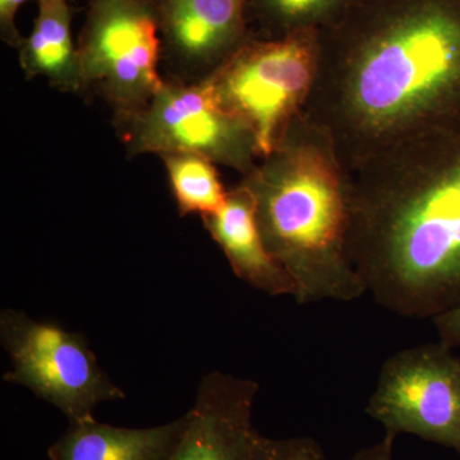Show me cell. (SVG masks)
Masks as SVG:
<instances>
[{
	"label": "cell",
	"instance_id": "6",
	"mask_svg": "<svg viewBox=\"0 0 460 460\" xmlns=\"http://www.w3.org/2000/svg\"><path fill=\"white\" fill-rule=\"evenodd\" d=\"M77 51L84 90H98L118 115L146 107L165 84L151 0H89Z\"/></svg>",
	"mask_w": 460,
	"mask_h": 460
},
{
	"label": "cell",
	"instance_id": "10",
	"mask_svg": "<svg viewBox=\"0 0 460 460\" xmlns=\"http://www.w3.org/2000/svg\"><path fill=\"white\" fill-rule=\"evenodd\" d=\"M163 53L190 72L210 75L248 40L251 0H151Z\"/></svg>",
	"mask_w": 460,
	"mask_h": 460
},
{
	"label": "cell",
	"instance_id": "12",
	"mask_svg": "<svg viewBox=\"0 0 460 460\" xmlns=\"http://www.w3.org/2000/svg\"><path fill=\"white\" fill-rule=\"evenodd\" d=\"M187 425V413L148 429L115 428L95 417L69 422L48 449L50 460H166Z\"/></svg>",
	"mask_w": 460,
	"mask_h": 460
},
{
	"label": "cell",
	"instance_id": "15",
	"mask_svg": "<svg viewBox=\"0 0 460 460\" xmlns=\"http://www.w3.org/2000/svg\"><path fill=\"white\" fill-rule=\"evenodd\" d=\"M352 0H251L263 23L280 36L320 29L338 16Z\"/></svg>",
	"mask_w": 460,
	"mask_h": 460
},
{
	"label": "cell",
	"instance_id": "13",
	"mask_svg": "<svg viewBox=\"0 0 460 460\" xmlns=\"http://www.w3.org/2000/svg\"><path fill=\"white\" fill-rule=\"evenodd\" d=\"M33 29L18 48L27 80L44 77L65 93L84 91L77 45L72 39L71 0H35Z\"/></svg>",
	"mask_w": 460,
	"mask_h": 460
},
{
	"label": "cell",
	"instance_id": "7",
	"mask_svg": "<svg viewBox=\"0 0 460 460\" xmlns=\"http://www.w3.org/2000/svg\"><path fill=\"white\" fill-rule=\"evenodd\" d=\"M118 122L131 154H192L238 169L257 154L250 127L223 104L208 75L165 83L146 107Z\"/></svg>",
	"mask_w": 460,
	"mask_h": 460
},
{
	"label": "cell",
	"instance_id": "4",
	"mask_svg": "<svg viewBox=\"0 0 460 460\" xmlns=\"http://www.w3.org/2000/svg\"><path fill=\"white\" fill-rule=\"evenodd\" d=\"M317 62L319 29H305L247 40L208 77L223 104L250 127L257 154L269 157L310 91Z\"/></svg>",
	"mask_w": 460,
	"mask_h": 460
},
{
	"label": "cell",
	"instance_id": "2",
	"mask_svg": "<svg viewBox=\"0 0 460 460\" xmlns=\"http://www.w3.org/2000/svg\"><path fill=\"white\" fill-rule=\"evenodd\" d=\"M389 150L349 189V255L377 305L431 320L460 305V132Z\"/></svg>",
	"mask_w": 460,
	"mask_h": 460
},
{
	"label": "cell",
	"instance_id": "14",
	"mask_svg": "<svg viewBox=\"0 0 460 460\" xmlns=\"http://www.w3.org/2000/svg\"><path fill=\"white\" fill-rule=\"evenodd\" d=\"M181 217L217 213L228 198L213 163L192 154L162 156Z\"/></svg>",
	"mask_w": 460,
	"mask_h": 460
},
{
	"label": "cell",
	"instance_id": "18",
	"mask_svg": "<svg viewBox=\"0 0 460 460\" xmlns=\"http://www.w3.org/2000/svg\"><path fill=\"white\" fill-rule=\"evenodd\" d=\"M438 341L447 347L460 349V305L432 317Z\"/></svg>",
	"mask_w": 460,
	"mask_h": 460
},
{
	"label": "cell",
	"instance_id": "17",
	"mask_svg": "<svg viewBox=\"0 0 460 460\" xmlns=\"http://www.w3.org/2000/svg\"><path fill=\"white\" fill-rule=\"evenodd\" d=\"M26 2L27 0H0V35L5 44L16 50L25 39L18 31L16 17L18 9L22 7Z\"/></svg>",
	"mask_w": 460,
	"mask_h": 460
},
{
	"label": "cell",
	"instance_id": "9",
	"mask_svg": "<svg viewBox=\"0 0 460 460\" xmlns=\"http://www.w3.org/2000/svg\"><path fill=\"white\" fill-rule=\"evenodd\" d=\"M259 384L214 371L199 381L187 425L166 460H250Z\"/></svg>",
	"mask_w": 460,
	"mask_h": 460
},
{
	"label": "cell",
	"instance_id": "8",
	"mask_svg": "<svg viewBox=\"0 0 460 460\" xmlns=\"http://www.w3.org/2000/svg\"><path fill=\"white\" fill-rule=\"evenodd\" d=\"M366 413L389 434L416 435L460 454V356L440 341L393 354Z\"/></svg>",
	"mask_w": 460,
	"mask_h": 460
},
{
	"label": "cell",
	"instance_id": "11",
	"mask_svg": "<svg viewBox=\"0 0 460 460\" xmlns=\"http://www.w3.org/2000/svg\"><path fill=\"white\" fill-rule=\"evenodd\" d=\"M201 217L239 279L269 296L295 298V281L269 252L257 223L255 199L244 184L228 192L217 213Z\"/></svg>",
	"mask_w": 460,
	"mask_h": 460
},
{
	"label": "cell",
	"instance_id": "19",
	"mask_svg": "<svg viewBox=\"0 0 460 460\" xmlns=\"http://www.w3.org/2000/svg\"><path fill=\"white\" fill-rule=\"evenodd\" d=\"M395 438V435L386 432L380 443L359 450L348 460H393Z\"/></svg>",
	"mask_w": 460,
	"mask_h": 460
},
{
	"label": "cell",
	"instance_id": "1",
	"mask_svg": "<svg viewBox=\"0 0 460 460\" xmlns=\"http://www.w3.org/2000/svg\"><path fill=\"white\" fill-rule=\"evenodd\" d=\"M319 58L366 142L460 132V0H352L320 27Z\"/></svg>",
	"mask_w": 460,
	"mask_h": 460
},
{
	"label": "cell",
	"instance_id": "5",
	"mask_svg": "<svg viewBox=\"0 0 460 460\" xmlns=\"http://www.w3.org/2000/svg\"><path fill=\"white\" fill-rule=\"evenodd\" d=\"M0 343L11 359V370L3 380L31 390L62 411L68 422L91 419L102 402L126 398L81 332L4 308L0 313Z\"/></svg>",
	"mask_w": 460,
	"mask_h": 460
},
{
	"label": "cell",
	"instance_id": "16",
	"mask_svg": "<svg viewBox=\"0 0 460 460\" xmlns=\"http://www.w3.org/2000/svg\"><path fill=\"white\" fill-rule=\"evenodd\" d=\"M250 460H326L313 438H270L256 432Z\"/></svg>",
	"mask_w": 460,
	"mask_h": 460
},
{
	"label": "cell",
	"instance_id": "3",
	"mask_svg": "<svg viewBox=\"0 0 460 460\" xmlns=\"http://www.w3.org/2000/svg\"><path fill=\"white\" fill-rule=\"evenodd\" d=\"M244 181L269 252L296 286L298 305L353 302L367 293L349 255V190L310 146L279 145Z\"/></svg>",
	"mask_w": 460,
	"mask_h": 460
}]
</instances>
